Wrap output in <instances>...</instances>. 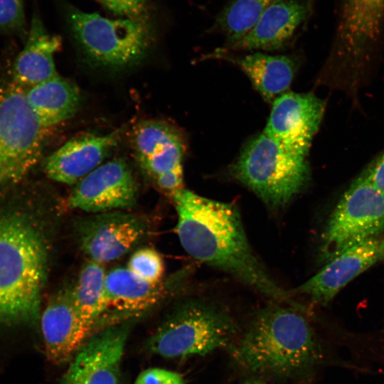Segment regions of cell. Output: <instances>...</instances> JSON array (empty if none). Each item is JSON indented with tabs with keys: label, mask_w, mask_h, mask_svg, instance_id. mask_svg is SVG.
<instances>
[{
	"label": "cell",
	"mask_w": 384,
	"mask_h": 384,
	"mask_svg": "<svg viewBox=\"0 0 384 384\" xmlns=\"http://www.w3.org/2000/svg\"><path fill=\"white\" fill-rule=\"evenodd\" d=\"M176 233L183 248L196 260L222 270L276 301L297 305L290 293L269 274L253 252L238 208L182 188L173 195Z\"/></svg>",
	"instance_id": "cell-1"
},
{
	"label": "cell",
	"mask_w": 384,
	"mask_h": 384,
	"mask_svg": "<svg viewBox=\"0 0 384 384\" xmlns=\"http://www.w3.org/2000/svg\"><path fill=\"white\" fill-rule=\"evenodd\" d=\"M229 350L247 370L280 378L304 373L316 363L319 352L306 317L298 309L275 304L257 311Z\"/></svg>",
	"instance_id": "cell-2"
},
{
	"label": "cell",
	"mask_w": 384,
	"mask_h": 384,
	"mask_svg": "<svg viewBox=\"0 0 384 384\" xmlns=\"http://www.w3.org/2000/svg\"><path fill=\"white\" fill-rule=\"evenodd\" d=\"M47 251L25 215L0 216V322L33 324L40 319Z\"/></svg>",
	"instance_id": "cell-3"
},
{
	"label": "cell",
	"mask_w": 384,
	"mask_h": 384,
	"mask_svg": "<svg viewBox=\"0 0 384 384\" xmlns=\"http://www.w3.org/2000/svg\"><path fill=\"white\" fill-rule=\"evenodd\" d=\"M65 18L82 53L100 67L121 70L135 65L147 55L154 41L150 19H112L72 5L65 6Z\"/></svg>",
	"instance_id": "cell-4"
},
{
	"label": "cell",
	"mask_w": 384,
	"mask_h": 384,
	"mask_svg": "<svg viewBox=\"0 0 384 384\" xmlns=\"http://www.w3.org/2000/svg\"><path fill=\"white\" fill-rule=\"evenodd\" d=\"M231 174L273 210L289 203L310 179L306 157L285 151L264 132L245 145Z\"/></svg>",
	"instance_id": "cell-5"
},
{
	"label": "cell",
	"mask_w": 384,
	"mask_h": 384,
	"mask_svg": "<svg viewBox=\"0 0 384 384\" xmlns=\"http://www.w3.org/2000/svg\"><path fill=\"white\" fill-rule=\"evenodd\" d=\"M233 318L220 306L195 300L178 309L151 336L149 346L165 358L205 356L229 348L238 334Z\"/></svg>",
	"instance_id": "cell-6"
},
{
	"label": "cell",
	"mask_w": 384,
	"mask_h": 384,
	"mask_svg": "<svg viewBox=\"0 0 384 384\" xmlns=\"http://www.w3.org/2000/svg\"><path fill=\"white\" fill-rule=\"evenodd\" d=\"M45 129L26 89L11 76L0 82V187L21 181L38 163Z\"/></svg>",
	"instance_id": "cell-7"
},
{
	"label": "cell",
	"mask_w": 384,
	"mask_h": 384,
	"mask_svg": "<svg viewBox=\"0 0 384 384\" xmlns=\"http://www.w3.org/2000/svg\"><path fill=\"white\" fill-rule=\"evenodd\" d=\"M384 232V193L362 173L351 183L334 209L321 235L319 260L336 256Z\"/></svg>",
	"instance_id": "cell-8"
},
{
	"label": "cell",
	"mask_w": 384,
	"mask_h": 384,
	"mask_svg": "<svg viewBox=\"0 0 384 384\" xmlns=\"http://www.w3.org/2000/svg\"><path fill=\"white\" fill-rule=\"evenodd\" d=\"M384 31V0H339L331 59L356 69L376 50Z\"/></svg>",
	"instance_id": "cell-9"
},
{
	"label": "cell",
	"mask_w": 384,
	"mask_h": 384,
	"mask_svg": "<svg viewBox=\"0 0 384 384\" xmlns=\"http://www.w3.org/2000/svg\"><path fill=\"white\" fill-rule=\"evenodd\" d=\"M324 110V102L314 94L285 92L272 102L263 132L285 151L306 157Z\"/></svg>",
	"instance_id": "cell-10"
},
{
	"label": "cell",
	"mask_w": 384,
	"mask_h": 384,
	"mask_svg": "<svg viewBox=\"0 0 384 384\" xmlns=\"http://www.w3.org/2000/svg\"><path fill=\"white\" fill-rule=\"evenodd\" d=\"M137 187L132 170L123 159L101 164L78 182L68 198L70 208L104 213L130 208Z\"/></svg>",
	"instance_id": "cell-11"
},
{
	"label": "cell",
	"mask_w": 384,
	"mask_h": 384,
	"mask_svg": "<svg viewBox=\"0 0 384 384\" xmlns=\"http://www.w3.org/2000/svg\"><path fill=\"white\" fill-rule=\"evenodd\" d=\"M128 334L129 326L122 324L88 338L71 358L60 384H120Z\"/></svg>",
	"instance_id": "cell-12"
},
{
	"label": "cell",
	"mask_w": 384,
	"mask_h": 384,
	"mask_svg": "<svg viewBox=\"0 0 384 384\" xmlns=\"http://www.w3.org/2000/svg\"><path fill=\"white\" fill-rule=\"evenodd\" d=\"M139 217L122 212L100 213L82 220L78 228L80 246L90 260L103 264L127 253L144 236Z\"/></svg>",
	"instance_id": "cell-13"
},
{
	"label": "cell",
	"mask_w": 384,
	"mask_h": 384,
	"mask_svg": "<svg viewBox=\"0 0 384 384\" xmlns=\"http://www.w3.org/2000/svg\"><path fill=\"white\" fill-rule=\"evenodd\" d=\"M40 319L46 356L55 365L70 361L86 342L93 328L75 306L71 289L55 294Z\"/></svg>",
	"instance_id": "cell-14"
},
{
	"label": "cell",
	"mask_w": 384,
	"mask_h": 384,
	"mask_svg": "<svg viewBox=\"0 0 384 384\" xmlns=\"http://www.w3.org/2000/svg\"><path fill=\"white\" fill-rule=\"evenodd\" d=\"M380 239H369L343 252L290 294H305L316 303L328 304L348 282L381 260Z\"/></svg>",
	"instance_id": "cell-15"
},
{
	"label": "cell",
	"mask_w": 384,
	"mask_h": 384,
	"mask_svg": "<svg viewBox=\"0 0 384 384\" xmlns=\"http://www.w3.org/2000/svg\"><path fill=\"white\" fill-rule=\"evenodd\" d=\"M119 132L82 134L70 139L46 160L44 170L52 180L76 184L97 169L117 146Z\"/></svg>",
	"instance_id": "cell-16"
},
{
	"label": "cell",
	"mask_w": 384,
	"mask_h": 384,
	"mask_svg": "<svg viewBox=\"0 0 384 384\" xmlns=\"http://www.w3.org/2000/svg\"><path fill=\"white\" fill-rule=\"evenodd\" d=\"M132 140L139 166L154 180L182 167L185 142L172 124L161 120H145L134 127Z\"/></svg>",
	"instance_id": "cell-17"
},
{
	"label": "cell",
	"mask_w": 384,
	"mask_h": 384,
	"mask_svg": "<svg viewBox=\"0 0 384 384\" xmlns=\"http://www.w3.org/2000/svg\"><path fill=\"white\" fill-rule=\"evenodd\" d=\"M311 0H275L262 14L250 31L231 45L235 50H274L292 38L309 17Z\"/></svg>",
	"instance_id": "cell-18"
},
{
	"label": "cell",
	"mask_w": 384,
	"mask_h": 384,
	"mask_svg": "<svg viewBox=\"0 0 384 384\" xmlns=\"http://www.w3.org/2000/svg\"><path fill=\"white\" fill-rule=\"evenodd\" d=\"M61 45L60 36L49 33L34 13L25 46L13 65V80L27 89L58 75L54 56Z\"/></svg>",
	"instance_id": "cell-19"
},
{
	"label": "cell",
	"mask_w": 384,
	"mask_h": 384,
	"mask_svg": "<svg viewBox=\"0 0 384 384\" xmlns=\"http://www.w3.org/2000/svg\"><path fill=\"white\" fill-rule=\"evenodd\" d=\"M161 284L147 282L127 267H117L106 274L105 311L136 314L156 304L162 298Z\"/></svg>",
	"instance_id": "cell-20"
},
{
	"label": "cell",
	"mask_w": 384,
	"mask_h": 384,
	"mask_svg": "<svg viewBox=\"0 0 384 384\" xmlns=\"http://www.w3.org/2000/svg\"><path fill=\"white\" fill-rule=\"evenodd\" d=\"M223 55V59L237 65L247 75L267 102H272L286 92L296 72L294 60L286 55H270L260 52L242 56Z\"/></svg>",
	"instance_id": "cell-21"
},
{
	"label": "cell",
	"mask_w": 384,
	"mask_h": 384,
	"mask_svg": "<svg viewBox=\"0 0 384 384\" xmlns=\"http://www.w3.org/2000/svg\"><path fill=\"white\" fill-rule=\"evenodd\" d=\"M26 96L46 129L72 117L81 99L77 85L59 75L26 89Z\"/></svg>",
	"instance_id": "cell-22"
},
{
	"label": "cell",
	"mask_w": 384,
	"mask_h": 384,
	"mask_svg": "<svg viewBox=\"0 0 384 384\" xmlns=\"http://www.w3.org/2000/svg\"><path fill=\"white\" fill-rule=\"evenodd\" d=\"M106 274L102 264L89 260L71 289L75 306L83 319L93 326L105 311Z\"/></svg>",
	"instance_id": "cell-23"
},
{
	"label": "cell",
	"mask_w": 384,
	"mask_h": 384,
	"mask_svg": "<svg viewBox=\"0 0 384 384\" xmlns=\"http://www.w3.org/2000/svg\"><path fill=\"white\" fill-rule=\"evenodd\" d=\"M275 0H228L218 14L214 27L231 46L242 38Z\"/></svg>",
	"instance_id": "cell-24"
},
{
	"label": "cell",
	"mask_w": 384,
	"mask_h": 384,
	"mask_svg": "<svg viewBox=\"0 0 384 384\" xmlns=\"http://www.w3.org/2000/svg\"><path fill=\"white\" fill-rule=\"evenodd\" d=\"M127 268L140 279L154 284L161 283L165 271L161 255L151 247L135 251L130 257Z\"/></svg>",
	"instance_id": "cell-25"
},
{
	"label": "cell",
	"mask_w": 384,
	"mask_h": 384,
	"mask_svg": "<svg viewBox=\"0 0 384 384\" xmlns=\"http://www.w3.org/2000/svg\"><path fill=\"white\" fill-rule=\"evenodd\" d=\"M112 13L123 18L150 19L151 0H97Z\"/></svg>",
	"instance_id": "cell-26"
},
{
	"label": "cell",
	"mask_w": 384,
	"mask_h": 384,
	"mask_svg": "<svg viewBox=\"0 0 384 384\" xmlns=\"http://www.w3.org/2000/svg\"><path fill=\"white\" fill-rule=\"evenodd\" d=\"M25 23L23 0H0V31H21Z\"/></svg>",
	"instance_id": "cell-27"
},
{
	"label": "cell",
	"mask_w": 384,
	"mask_h": 384,
	"mask_svg": "<svg viewBox=\"0 0 384 384\" xmlns=\"http://www.w3.org/2000/svg\"><path fill=\"white\" fill-rule=\"evenodd\" d=\"M134 384H185V383L183 377L176 372L152 368L142 372Z\"/></svg>",
	"instance_id": "cell-28"
},
{
	"label": "cell",
	"mask_w": 384,
	"mask_h": 384,
	"mask_svg": "<svg viewBox=\"0 0 384 384\" xmlns=\"http://www.w3.org/2000/svg\"><path fill=\"white\" fill-rule=\"evenodd\" d=\"M183 167H181L159 175L154 181L162 191L172 196L175 192L183 188Z\"/></svg>",
	"instance_id": "cell-29"
},
{
	"label": "cell",
	"mask_w": 384,
	"mask_h": 384,
	"mask_svg": "<svg viewBox=\"0 0 384 384\" xmlns=\"http://www.w3.org/2000/svg\"><path fill=\"white\" fill-rule=\"evenodd\" d=\"M363 172L370 183L384 193V152L375 159Z\"/></svg>",
	"instance_id": "cell-30"
},
{
	"label": "cell",
	"mask_w": 384,
	"mask_h": 384,
	"mask_svg": "<svg viewBox=\"0 0 384 384\" xmlns=\"http://www.w3.org/2000/svg\"><path fill=\"white\" fill-rule=\"evenodd\" d=\"M242 384H266L263 381L258 379H250L244 382Z\"/></svg>",
	"instance_id": "cell-31"
},
{
	"label": "cell",
	"mask_w": 384,
	"mask_h": 384,
	"mask_svg": "<svg viewBox=\"0 0 384 384\" xmlns=\"http://www.w3.org/2000/svg\"><path fill=\"white\" fill-rule=\"evenodd\" d=\"M380 247L381 251V259L384 260V236L380 239Z\"/></svg>",
	"instance_id": "cell-32"
}]
</instances>
